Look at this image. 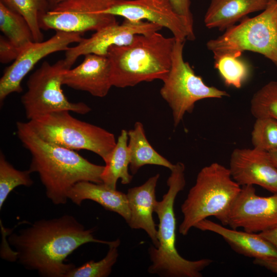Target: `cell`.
I'll use <instances>...</instances> for the list:
<instances>
[{"instance_id": "cell-1", "label": "cell", "mask_w": 277, "mask_h": 277, "mask_svg": "<svg viewBox=\"0 0 277 277\" xmlns=\"http://www.w3.org/2000/svg\"><path fill=\"white\" fill-rule=\"evenodd\" d=\"M93 232L73 216L65 214L36 221L11 234L8 241L14 248L16 260L26 269L42 276L65 277L75 267L65 261L77 248L88 243H111L96 239Z\"/></svg>"}, {"instance_id": "cell-2", "label": "cell", "mask_w": 277, "mask_h": 277, "mask_svg": "<svg viewBox=\"0 0 277 277\" xmlns=\"http://www.w3.org/2000/svg\"><path fill=\"white\" fill-rule=\"evenodd\" d=\"M16 132L23 146L31 155L29 170L37 173L47 197L55 205L67 203L76 183H102L105 166L89 162L74 150L47 142L39 137L28 122H17Z\"/></svg>"}, {"instance_id": "cell-3", "label": "cell", "mask_w": 277, "mask_h": 277, "mask_svg": "<svg viewBox=\"0 0 277 277\" xmlns=\"http://www.w3.org/2000/svg\"><path fill=\"white\" fill-rule=\"evenodd\" d=\"M175 38L154 32L137 34L129 44L109 48L107 57L112 86L132 87L143 82L163 81L168 74Z\"/></svg>"}, {"instance_id": "cell-4", "label": "cell", "mask_w": 277, "mask_h": 277, "mask_svg": "<svg viewBox=\"0 0 277 277\" xmlns=\"http://www.w3.org/2000/svg\"><path fill=\"white\" fill-rule=\"evenodd\" d=\"M185 165L177 162L167 181V192L156 201L154 212L159 220L157 247L148 249L151 264L148 272L161 277H202V271L213 262L210 259L190 261L183 258L176 248V218L174 204L177 194L186 185Z\"/></svg>"}, {"instance_id": "cell-5", "label": "cell", "mask_w": 277, "mask_h": 277, "mask_svg": "<svg viewBox=\"0 0 277 277\" xmlns=\"http://www.w3.org/2000/svg\"><path fill=\"white\" fill-rule=\"evenodd\" d=\"M241 190L229 168L218 163L203 167L198 173L181 205L183 219L179 232L188 234L202 220L214 216L225 226L228 213Z\"/></svg>"}, {"instance_id": "cell-6", "label": "cell", "mask_w": 277, "mask_h": 277, "mask_svg": "<svg viewBox=\"0 0 277 277\" xmlns=\"http://www.w3.org/2000/svg\"><path fill=\"white\" fill-rule=\"evenodd\" d=\"M28 123L45 141L70 150L92 151L105 163L116 143L112 133L77 120L67 110L46 114L29 120Z\"/></svg>"}, {"instance_id": "cell-7", "label": "cell", "mask_w": 277, "mask_h": 277, "mask_svg": "<svg viewBox=\"0 0 277 277\" xmlns=\"http://www.w3.org/2000/svg\"><path fill=\"white\" fill-rule=\"evenodd\" d=\"M206 46L213 57L249 51L262 54L277 67V0L258 15L244 18L222 35L208 41Z\"/></svg>"}, {"instance_id": "cell-8", "label": "cell", "mask_w": 277, "mask_h": 277, "mask_svg": "<svg viewBox=\"0 0 277 277\" xmlns=\"http://www.w3.org/2000/svg\"><path fill=\"white\" fill-rule=\"evenodd\" d=\"M184 43L175 39L171 68L160 90L162 98L172 110L175 127L181 123L186 112H192L196 102L229 96L225 91L207 86L202 77L195 73L189 64L184 60Z\"/></svg>"}, {"instance_id": "cell-9", "label": "cell", "mask_w": 277, "mask_h": 277, "mask_svg": "<svg viewBox=\"0 0 277 277\" xmlns=\"http://www.w3.org/2000/svg\"><path fill=\"white\" fill-rule=\"evenodd\" d=\"M68 69L64 59L53 64L45 61L30 76L27 90L21 97L29 121L55 111L67 110L85 114L91 110L85 103H72L65 95L62 78Z\"/></svg>"}, {"instance_id": "cell-10", "label": "cell", "mask_w": 277, "mask_h": 277, "mask_svg": "<svg viewBox=\"0 0 277 277\" xmlns=\"http://www.w3.org/2000/svg\"><path fill=\"white\" fill-rule=\"evenodd\" d=\"M118 0H64L39 18L42 29L81 34L97 31L117 22L115 16L104 11Z\"/></svg>"}, {"instance_id": "cell-11", "label": "cell", "mask_w": 277, "mask_h": 277, "mask_svg": "<svg viewBox=\"0 0 277 277\" xmlns=\"http://www.w3.org/2000/svg\"><path fill=\"white\" fill-rule=\"evenodd\" d=\"M82 39L81 33L56 31L48 39L33 42L25 47L16 59L7 67L0 79L1 105L9 94L22 92L23 80L40 60L51 53L66 51L70 44L77 43Z\"/></svg>"}, {"instance_id": "cell-12", "label": "cell", "mask_w": 277, "mask_h": 277, "mask_svg": "<svg viewBox=\"0 0 277 277\" xmlns=\"http://www.w3.org/2000/svg\"><path fill=\"white\" fill-rule=\"evenodd\" d=\"M226 226L260 233L277 226V193L268 196L256 194L252 185L241 187L227 217Z\"/></svg>"}, {"instance_id": "cell-13", "label": "cell", "mask_w": 277, "mask_h": 277, "mask_svg": "<svg viewBox=\"0 0 277 277\" xmlns=\"http://www.w3.org/2000/svg\"><path fill=\"white\" fill-rule=\"evenodd\" d=\"M162 28L160 25L148 21L124 19L121 24L116 22L107 26L88 38H82L76 46L69 47L65 51V64L70 69L80 56L88 54L107 56L110 47L128 45L137 34H147Z\"/></svg>"}, {"instance_id": "cell-14", "label": "cell", "mask_w": 277, "mask_h": 277, "mask_svg": "<svg viewBox=\"0 0 277 277\" xmlns=\"http://www.w3.org/2000/svg\"><path fill=\"white\" fill-rule=\"evenodd\" d=\"M104 13L132 21L146 20L168 29L176 40L187 39L186 26L169 0H118Z\"/></svg>"}, {"instance_id": "cell-15", "label": "cell", "mask_w": 277, "mask_h": 277, "mask_svg": "<svg viewBox=\"0 0 277 277\" xmlns=\"http://www.w3.org/2000/svg\"><path fill=\"white\" fill-rule=\"evenodd\" d=\"M229 169L232 179L241 187L258 185L277 193V168L268 151L255 148L235 149L231 154Z\"/></svg>"}, {"instance_id": "cell-16", "label": "cell", "mask_w": 277, "mask_h": 277, "mask_svg": "<svg viewBox=\"0 0 277 277\" xmlns=\"http://www.w3.org/2000/svg\"><path fill=\"white\" fill-rule=\"evenodd\" d=\"M84 56L80 65L64 72L63 85L88 92L95 97H105L112 86L108 58L95 54H88Z\"/></svg>"}, {"instance_id": "cell-17", "label": "cell", "mask_w": 277, "mask_h": 277, "mask_svg": "<svg viewBox=\"0 0 277 277\" xmlns=\"http://www.w3.org/2000/svg\"><path fill=\"white\" fill-rule=\"evenodd\" d=\"M202 231H208L220 235L233 250L253 260H277V249L259 233L229 229L204 219L194 227Z\"/></svg>"}, {"instance_id": "cell-18", "label": "cell", "mask_w": 277, "mask_h": 277, "mask_svg": "<svg viewBox=\"0 0 277 277\" xmlns=\"http://www.w3.org/2000/svg\"><path fill=\"white\" fill-rule=\"evenodd\" d=\"M160 174L149 178L143 184L130 188L126 193L130 216L127 223L133 229L144 230L157 247V230L152 214L157 200L155 189Z\"/></svg>"}, {"instance_id": "cell-19", "label": "cell", "mask_w": 277, "mask_h": 277, "mask_svg": "<svg viewBox=\"0 0 277 277\" xmlns=\"http://www.w3.org/2000/svg\"><path fill=\"white\" fill-rule=\"evenodd\" d=\"M274 0H211L204 16L209 28L224 31L249 13L264 10Z\"/></svg>"}, {"instance_id": "cell-20", "label": "cell", "mask_w": 277, "mask_h": 277, "mask_svg": "<svg viewBox=\"0 0 277 277\" xmlns=\"http://www.w3.org/2000/svg\"><path fill=\"white\" fill-rule=\"evenodd\" d=\"M68 199L78 206H81L84 200H91L105 209L118 214L127 223L129 221L130 213L126 194L112 189L103 183L78 182L70 190Z\"/></svg>"}, {"instance_id": "cell-21", "label": "cell", "mask_w": 277, "mask_h": 277, "mask_svg": "<svg viewBox=\"0 0 277 277\" xmlns=\"http://www.w3.org/2000/svg\"><path fill=\"white\" fill-rule=\"evenodd\" d=\"M128 135L129 168L132 174L146 165L163 166L170 170L173 169L174 164L157 153L150 145L141 122H136L134 128L128 131Z\"/></svg>"}, {"instance_id": "cell-22", "label": "cell", "mask_w": 277, "mask_h": 277, "mask_svg": "<svg viewBox=\"0 0 277 277\" xmlns=\"http://www.w3.org/2000/svg\"><path fill=\"white\" fill-rule=\"evenodd\" d=\"M128 142V131L122 130L114 148L105 162L101 177L103 183L112 189H116L119 179L124 185L129 184L132 180L133 176L128 171L130 156Z\"/></svg>"}, {"instance_id": "cell-23", "label": "cell", "mask_w": 277, "mask_h": 277, "mask_svg": "<svg viewBox=\"0 0 277 277\" xmlns=\"http://www.w3.org/2000/svg\"><path fill=\"white\" fill-rule=\"evenodd\" d=\"M0 29L5 37L21 50L34 42L32 31L25 19L1 2Z\"/></svg>"}, {"instance_id": "cell-24", "label": "cell", "mask_w": 277, "mask_h": 277, "mask_svg": "<svg viewBox=\"0 0 277 277\" xmlns=\"http://www.w3.org/2000/svg\"><path fill=\"white\" fill-rule=\"evenodd\" d=\"M0 2L25 19L32 31L34 42L43 41L39 18L50 9L48 0H0Z\"/></svg>"}, {"instance_id": "cell-25", "label": "cell", "mask_w": 277, "mask_h": 277, "mask_svg": "<svg viewBox=\"0 0 277 277\" xmlns=\"http://www.w3.org/2000/svg\"><path fill=\"white\" fill-rule=\"evenodd\" d=\"M241 55L225 53L214 57V67L227 86L240 88L249 76V67L240 58Z\"/></svg>"}, {"instance_id": "cell-26", "label": "cell", "mask_w": 277, "mask_h": 277, "mask_svg": "<svg viewBox=\"0 0 277 277\" xmlns=\"http://www.w3.org/2000/svg\"><path fill=\"white\" fill-rule=\"evenodd\" d=\"M119 239L111 241L108 245L109 249L106 255L101 260L89 261L83 265L74 267L69 271L65 277H107L109 276L118 256Z\"/></svg>"}, {"instance_id": "cell-27", "label": "cell", "mask_w": 277, "mask_h": 277, "mask_svg": "<svg viewBox=\"0 0 277 277\" xmlns=\"http://www.w3.org/2000/svg\"><path fill=\"white\" fill-rule=\"evenodd\" d=\"M28 169L21 171L15 169L6 159L2 152L0 153V209L10 193L16 187L31 186L33 180Z\"/></svg>"}, {"instance_id": "cell-28", "label": "cell", "mask_w": 277, "mask_h": 277, "mask_svg": "<svg viewBox=\"0 0 277 277\" xmlns=\"http://www.w3.org/2000/svg\"><path fill=\"white\" fill-rule=\"evenodd\" d=\"M250 111L256 118L271 117L277 120V81L268 83L253 94Z\"/></svg>"}, {"instance_id": "cell-29", "label": "cell", "mask_w": 277, "mask_h": 277, "mask_svg": "<svg viewBox=\"0 0 277 277\" xmlns=\"http://www.w3.org/2000/svg\"><path fill=\"white\" fill-rule=\"evenodd\" d=\"M253 148L269 151L277 148V120L271 117L256 118L251 132Z\"/></svg>"}, {"instance_id": "cell-30", "label": "cell", "mask_w": 277, "mask_h": 277, "mask_svg": "<svg viewBox=\"0 0 277 277\" xmlns=\"http://www.w3.org/2000/svg\"><path fill=\"white\" fill-rule=\"evenodd\" d=\"M174 11L183 20L188 33L187 39L195 38L193 29V18L190 10V0H169Z\"/></svg>"}, {"instance_id": "cell-31", "label": "cell", "mask_w": 277, "mask_h": 277, "mask_svg": "<svg viewBox=\"0 0 277 277\" xmlns=\"http://www.w3.org/2000/svg\"><path fill=\"white\" fill-rule=\"evenodd\" d=\"M21 50L6 37L0 36V61L2 64L15 61Z\"/></svg>"}, {"instance_id": "cell-32", "label": "cell", "mask_w": 277, "mask_h": 277, "mask_svg": "<svg viewBox=\"0 0 277 277\" xmlns=\"http://www.w3.org/2000/svg\"><path fill=\"white\" fill-rule=\"evenodd\" d=\"M253 263L260 266L277 275V260H253Z\"/></svg>"}, {"instance_id": "cell-33", "label": "cell", "mask_w": 277, "mask_h": 277, "mask_svg": "<svg viewBox=\"0 0 277 277\" xmlns=\"http://www.w3.org/2000/svg\"><path fill=\"white\" fill-rule=\"evenodd\" d=\"M259 233L262 238L268 241L277 249V226Z\"/></svg>"}, {"instance_id": "cell-34", "label": "cell", "mask_w": 277, "mask_h": 277, "mask_svg": "<svg viewBox=\"0 0 277 277\" xmlns=\"http://www.w3.org/2000/svg\"><path fill=\"white\" fill-rule=\"evenodd\" d=\"M268 152L271 162L277 168V148Z\"/></svg>"}, {"instance_id": "cell-35", "label": "cell", "mask_w": 277, "mask_h": 277, "mask_svg": "<svg viewBox=\"0 0 277 277\" xmlns=\"http://www.w3.org/2000/svg\"><path fill=\"white\" fill-rule=\"evenodd\" d=\"M64 0H48L50 8L64 1Z\"/></svg>"}]
</instances>
